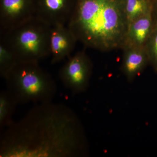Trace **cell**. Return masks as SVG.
<instances>
[{"label": "cell", "mask_w": 157, "mask_h": 157, "mask_svg": "<svg viewBox=\"0 0 157 157\" xmlns=\"http://www.w3.org/2000/svg\"><path fill=\"white\" fill-rule=\"evenodd\" d=\"M4 130L1 157H78L88 153L81 122L64 104H37Z\"/></svg>", "instance_id": "1"}, {"label": "cell", "mask_w": 157, "mask_h": 157, "mask_svg": "<svg viewBox=\"0 0 157 157\" xmlns=\"http://www.w3.org/2000/svg\"><path fill=\"white\" fill-rule=\"evenodd\" d=\"M67 25L87 47L105 52L121 48L128 26L124 0H76Z\"/></svg>", "instance_id": "2"}, {"label": "cell", "mask_w": 157, "mask_h": 157, "mask_svg": "<svg viewBox=\"0 0 157 157\" xmlns=\"http://www.w3.org/2000/svg\"><path fill=\"white\" fill-rule=\"evenodd\" d=\"M5 79L18 104L48 103L56 93L55 81L38 62H17Z\"/></svg>", "instance_id": "3"}, {"label": "cell", "mask_w": 157, "mask_h": 157, "mask_svg": "<svg viewBox=\"0 0 157 157\" xmlns=\"http://www.w3.org/2000/svg\"><path fill=\"white\" fill-rule=\"evenodd\" d=\"M51 25L36 17L2 32V39L18 62H34L49 56Z\"/></svg>", "instance_id": "4"}, {"label": "cell", "mask_w": 157, "mask_h": 157, "mask_svg": "<svg viewBox=\"0 0 157 157\" xmlns=\"http://www.w3.org/2000/svg\"><path fill=\"white\" fill-rule=\"evenodd\" d=\"M68 58L60 70V79L73 94L84 92L89 85L92 73V62L84 51L78 52Z\"/></svg>", "instance_id": "5"}, {"label": "cell", "mask_w": 157, "mask_h": 157, "mask_svg": "<svg viewBox=\"0 0 157 157\" xmlns=\"http://www.w3.org/2000/svg\"><path fill=\"white\" fill-rule=\"evenodd\" d=\"M36 17L35 0H1V33Z\"/></svg>", "instance_id": "6"}, {"label": "cell", "mask_w": 157, "mask_h": 157, "mask_svg": "<svg viewBox=\"0 0 157 157\" xmlns=\"http://www.w3.org/2000/svg\"><path fill=\"white\" fill-rule=\"evenodd\" d=\"M76 0H35L36 17L51 26L67 25L73 15Z\"/></svg>", "instance_id": "7"}, {"label": "cell", "mask_w": 157, "mask_h": 157, "mask_svg": "<svg viewBox=\"0 0 157 157\" xmlns=\"http://www.w3.org/2000/svg\"><path fill=\"white\" fill-rule=\"evenodd\" d=\"M77 41L66 25L56 24L51 26L49 44L52 63H56L69 57Z\"/></svg>", "instance_id": "8"}, {"label": "cell", "mask_w": 157, "mask_h": 157, "mask_svg": "<svg viewBox=\"0 0 157 157\" xmlns=\"http://www.w3.org/2000/svg\"><path fill=\"white\" fill-rule=\"evenodd\" d=\"M154 27L152 12L132 21L128 25L121 49L145 47Z\"/></svg>", "instance_id": "9"}, {"label": "cell", "mask_w": 157, "mask_h": 157, "mask_svg": "<svg viewBox=\"0 0 157 157\" xmlns=\"http://www.w3.org/2000/svg\"><path fill=\"white\" fill-rule=\"evenodd\" d=\"M121 70L129 82H132L149 63L145 47H131L123 49Z\"/></svg>", "instance_id": "10"}, {"label": "cell", "mask_w": 157, "mask_h": 157, "mask_svg": "<svg viewBox=\"0 0 157 157\" xmlns=\"http://www.w3.org/2000/svg\"><path fill=\"white\" fill-rule=\"evenodd\" d=\"M17 103L7 89L0 93V129L1 132L14 121L12 117Z\"/></svg>", "instance_id": "11"}, {"label": "cell", "mask_w": 157, "mask_h": 157, "mask_svg": "<svg viewBox=\"0 0 157 157\" xmlns=\"http://www.w3.org/2000/svg\"><path fill=\"white\" fill-rule=\"evenodd\" d=\"M154 0H124V8L128 25L152 11Z\"/></svg>", "instance_id": "12"}, {"label": "cell", "mask_w": 157, "mask_h": 157, "mask_svg": "<svg viewBox=\"0 0 157 157\" xmlns=\"http://www.w3.org/2000/svg\"><path fill=\"white\" fill-rule=\"evenodd\" d=\"M17 61L12 51L1 39L0 43V75L5 79Z\"/></svg>", "instance_id": "13"}, {"label": "cell", "mask_w": 157, "mask_h": 157, "mask_svg": "<svg viewBox=\"0 0 157 157\" xmlns=\"http://www.w3.org/2000/svg\"><path fill=\"white\" fill-rule=\"evenodd\" d=\"M145 47L148 54L149 64L157 73V24L154 25Z\"/></svg>", "instance_id": "14"}, {"label": "cell", "mask_w": 157, "mask_h": 157, "mask_svg": "<svg viewBox=\"0 0 157 157\" xmlns=\"http://www.w3.org/2000/svg\"><path fill=\"white\" fill-rule=\"evenodd\" d=\"M152 15L154 25L157 24V0H154Z\"/></svg>", "instance_id": "15"}]
</instances>
